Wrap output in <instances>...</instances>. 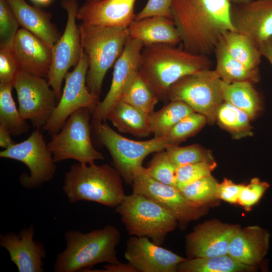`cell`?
<instances>
[{
	"label": "cell",
	"instance_id": "cell-1",
	"mask_svg": "<svg viewBox=\"0 0 272 272\" xmlns=\"http://www.w3.org/2000/svg\"><path fill=\"white\" fill-rule=\"evenodd\" d=\"M228 0H172L171 19L182 47L191 52L208 55L222 35L235 31Z\"/></svg>",
	"mask_w": 272,
	"mask_h": 272
},
{
	"label": "cell",
	"instance_id": "cell-2",
	"mask_svg": "<svg viewBox=\"0 0 272 272\" xmlns=\"http://www.w3.org/2000/svg\"><path fill=\"white\" fill-rule=\"evenodd\" d=\"M208 55L191 52L183 47L165 43L144 45L139 73L159 100H167L170 88L183 77L210 69Z\"/></svg>",
	"mask_w": 272,
	"mask_h": 272
},
{
	"label": "cell",
	"instance_id": "cell-3",
	"mask_svg": "<svg viewBox=\"0 0 272 272\" xmlns=\"http://www.w3.org/2000/svg\"><path fill=\"white\" fill-rule=\"evenodd\" d=\"M120 238L119 230L111 225L85 233L67 231L66 248L57 254L53 271H83L98 263H119L116 248Z\"/></svg>",
	"mask_w": 272,
	"mask_h": 272
},
{
	"label": "cell",
	"instance_id": "cell-4",
	"mask_svg": "<svg viewBox=\"0 0 272 272\" xmlns=\"http://www.w3.org/2000/svg\"><path fill=\"white\" fill-rule=\"evenodd\" d=\"M62 190L70 203L82 200L115 208L125 196L122 177L108 164L80 163L65 172Z\"/></svg>",
	"mask_w": 272,
	"mask_h": 272
},
{
	"label": "cell",
	"instance_id": "cell-5",
	"mask_svg": "<svg viewBox=\"0 0 272 272\" xmlns=\"http://www.w3.org/2000/svg\"><path fill=\"white\" fill-rule=\"evenodd\" d=\"M79 27L82 48L89 62L87 86L92 95L99 98L107 72L123 50L129 37L128 29L82 23Z\"/></svg>",
	"mask_w": 272,
	"mask_h": 272
},
{
	"label": "cell",
	"instance_id": "cell-6",
	"mask_svg": "<svg viewBox=\"0 0 272 272\" xmlns=\"http://www.w3.org/2000/svg\"><path fill=\"white\" fill-rule=\"evenodd\" d=\"M129 235L146 237L160 245L177 224L174 216L144 195L132 192L115 207Z\"/></svg>",
	"mask_w": 272,
	"mask_h": 272
},
{
	"label": "cell",
	"instance_id": "cell-7",
	"mask_svg": "<svg viewBox=\"0 0 272 272\" xmlns=\"http://www.w3.org/2000/svg\"><path fill=\"white\" fill-rule=\"evenodd\" d=\"M90 110L81 108L73 113L59 132L51 135L47 144L55 163L74 159L78 163L93 164L103 160V155L93 147L91 138Z\"/></svg>",
	"mask_w": 272,
	"mask_h": 272
},
{
	"label": "cell",
	"instance_id": "cell-8",
	"mask_svg": "<svg viewBox=\"0 0 272 272\" xmlns=\"http://www.w3.org/2000/svg\"><path fill=\"white\" fill-rule=\"evenodd\" d=\"M93 126L100 141L109 151L114 167L127 183H132L134 176L143 167V161L148 155L166 147L164 137L137 141L120 135L105 121Z\"/></svg>",
	"mask_w": 272,
	"mask_h": 272
},
{
	"label": "cell",
	"instance_id": "cell-9",
	"mask_svg": "<svg viewBox=\"0 0 272 272\" xmlns=\"http://www.w3.org/2000/svg\"><path fill=\"white\" fill-rule=\"evenodd\" d=\"M222 86L215 70H201L174 84L168 92L167 100L183 101L207 119L214 120L224 101Z\"/></svg>",
	"mask_w": 272,
	"mask_h": 272
},
{
	"label": "cell",
	"instance_id": "cell-10",
	"mask_svg": "<svg viewBox=\"0 0 272 272\" xmlns=\"http://www.w3.org/2000/svg\"><path fill=\"white\" fill-rule=\"evenodd\" d=\"M0 157L21 162L27 167L30 175L24 173L19 177L20 183L27 189L40 187L55 174V163L40 129H35L23 142L1 151Z\"/></svg>",
	"mask_w": 272,
	"mask_h": 272
},
{
	"label": "cell",
	"instance_id": "cell-11",
	"mask_svg": "<svg viewBox=\"0 0 272 272\" xmlns=\"http://www.w3.org/2000/svg\"><path fill=\"white\" fill-rule=\"evenodd\" d=\"M89 68L87 56L83 48L77 65L64 77L62 94L51 116L43 129L52 135L61 129L69 116L81 108H87L92 114L99 102V98L92 95L87 86Z\"/></svg>",
	"mask_w": 272,
	"mask_h": 272
},
{
	"label": "cell",
	"instance_id": "cell-12",
	"mask_svg": "<svg viewBox=\"0 0 272 272\" xmlns=\"http://www.w3.org/2000/svg\"><path fill=\"white\" fill-rule=\"evenodd\" d=\"M67 21L64 32L52 47L51 64L47 81L54 91L57 102L62 94V84L70 68L79 62L82 51L81 32L76 23L79 8L77 0H61Z\"/></svg>",
	"mask_w": 272,
	"mask_h": 272
},
{
	"label": "cell",
	"instance_id": "cell-13",
	"mask_svg": "<svg viewBox=\"0 0 272 272\" xmlns=\"http://www.w3.org/2000/svg\"><path fill=\"white\" fill-rule=\"evenodd\" d=\"M13 85L22 118L30 120L35 129L43 128L57 104L47 80L20 70Z\"/></svg>",
	"mask_w": 272,
	"mask_h": 272
},
{
	"label": "cell",
	"instance_id": "cell-14",
	"mask_svg": "<svg viewBox=\"0 0 272 272\" xmlns=\"http://www.w3.org/2000/svg\"><path fill=\"white\" fill-rule=\"evenodd\" d=\"M144 44L128 37L123 50L114 63L110 89L92 114V125L106 120L113 106L139 72Z\"/></svg>",
	"mask_w": 272,
	"mask_h": 272
},
{
	"label": "cell",
	"instance_id": "cell-15",
	"mask_svg": "<svg viewBox=\"0 0 272 272\" xmlns=\"http://www.w3.org/2000/svg\"><path fill=\"white\" fill-rule=\"evenodd\" d=\"M132 192L151 198L169 211L181 222L199 215L200 205L187 200L175 186L161 183L152 178L143 167L134 176Z\"/></svg>",
	"mask_w": 272,
	"mask_h": 272
},
{
	"label": "cell",
	"instance_id": "cell-16",
	"mask_svg": "<svg viewBox=\"0 0 272 272\" xmlns=\"http://www.w3.org/2000/svg\"><path fill=\"white\" fill-rule=\"evenodd\" d=\"M124 256L137 272H175L185 259L148 237L135 236L127 241Z\"/></svg>",
	"mask_w": 272,
	"mask_h": 272
},
{
	"label": "cell",
	"instance_id": "cell-17",
	"mask_svg": "<svg viewBox=\"0 0 272 272\" xmlns=\"http://www.w3.org/2000/svg\"><path fill=\"white\" fill-rule=\"evenodd\" d=\"M230 19L235 31L248 37L257 47L272 37V0L231 4Z\"/></svg>",
	"mask_w": 272,
	"mask_h": 272
},
{
	"label": "cell",
	"instance_id": "cell-18",
	"mask_svg": "<svg viewBox=\"0 0 272 272\" xmlns=\"http://www.w3.org/2000/svg\"><path fill=\"white\" fill-rule=\"evenodd\" d=\"M137 0H86L76 18L89 25L127 28L135 20Z\"/></svg>",
	"mask_w": 272,
	"mask_h": 272
},
{
	"label": "cell",
	"instance_id": "cell-19",
	"mask_svg": "<svg viewBox=\"0 0 272 272\" xmlns=\"http://www.w3.org/2000/svg\"><path fill=\"white\" fill-rule=\"evenodd\" d=\"M35 228L31 225L18 234L9 232L0 236V245L9 252L19 272H43L46 252L42 243L34 239Z\"/></svg>",
	"mask_w": 272,
	"mask_h": 272
},
{
	"label": "cell",
	"instance_id": "cell-20",
	"mask_svg": "<svg viewBox=\"0 0 272 272\" xmlns=\"http://www.w3.org/2000/svg\"><path fill=\"white\" fill-rule=\"evenodd\" d=\"M237 228L217 223L197 227L186 237L187 254L193 257H211L228 254V246Z\"/></svg>",
	"mask_w": 272,
	"mask_h": 272
},
{
	"label": "cell",
	"instance_id": "cell-21",
	"mask_svg": "<svg viewBox=\"0 0 272 272\" xmlns=\"http://www.w3.org/2000/svg\"><path fill=\"white\" fill-rule=\"evenodd\" d=\"M13 48L21 70L47 79L51 64V47L22 28L16 34Z\"/></svg>",
	"mask_w": 272,
	"mask_h": 272
},
{
	"label": "cell",
	"instance_id": "cell-22",
	"mask_svg": "<svg viewBox=\"0 0 272 272\" xmlns=\"http://www.w3.org/2000/svg\"><path fill=\"white\" fill-rule=\"evenodd\" d=\"M20 26L52 48L61 34L51 22V13L25 0H7Z\"/></svg>",
	"mask_w": 272,
	"mask_h": 272
},
{
	"label": "cell",
	"instance_id": "cell-23",
	"mask_svg": "<svg viewBox=\"0 0 272 272\" xmlns=\"http://www.w3.org/2000/svg\"><path fill=\"white\" fill-rule=\"evenodd\" d=\"M269 238V234L258 226L237 229L230 240L228 254L243 264H256L265 255Z\"/></svg>",
	"mask_w": 272,
	"mask_h": 272
},
{
	"label": "cell",
	"instance_id": "cell-24",
	"mask_svg": "<svg viewBox=\"0 0 272 272\" xmlns=\"http://www.w3.org/2000/svg\"><path fill=\"white\" fill-rule=\"evenodd\" d=\"M129 36L144 45L165 43L177 45L181 39L171 19L153 16L133 21L127 28Z\"/></svg>",
	"mask_w": 272,
	"mask_h": 272
},
{
	"label": "cell",
	"instance_id": "cell-25",
	"mask_svg": "<svg viewBox=\"0 0 272 272\" xmlns=\"http://www.w3.org/2000/svg\"><path fill=\"white\" fill-rule=\"evenodd\" d=\"M148 114L121 101L112 108L106 117L120 132L129 133L139 138L148 137L150 129Z\"/></svg>",
	"mask_w": 272,
	"mask_h": 272
},
{
	"label": "cell",
	"instance_id": "cell-26",
	"mask_svg": "<svg viewBox=\"0 0 272 272\" xmlns=\"http://www.w3.org/2000/svg\"><path fill=\"white\" fill-rule=\"evenodd\" d=\"M216 66L215 71L222 81L228 83L248 81L257 82L259 79L258 69H250L234 58L220 40L214 50Z\"/></svg>",
	"mask_w": 272,
	"mask_h": 272
},
{
	"label": "cell",
	"instance_id": "cell-27",
	"mask_svg": "<svg viewBox=\"0 0 272 272\" xmlns=\"http://www.w3.org/2000/svg\"><path fill=\"white\" fill-rule=\"evenodd\" d=\"M195 112L189 105L181 101H170L156 112L148 115L150 129L154 137H164L180 120Z\"/></svg>",
	"mask_w": 272,
	"mask_h": 272
},
{
	"label": "cell",
	"instance_id": "cell-28",
	"mask_svg": "<svg viewBox=\"0 0 272 272\" xmlns=\"http://www.w3.org/2000/svg\"><path fill=\"white\" fill-rule=\"evenodd\" d=\"M220 40L234 58L250 69H258L261 55L257 46L248 37L235 31H228Z\"/></svg>",
	"mask_w": 272,
	"mask_h": 272
},
{
	"label": "cell",
	"instance_id": "cell-29",
	"mask_svg": "<svg viewBox=\"0 0 272 272\" xmlns=\"http://www.w3.org/2000/svg\"><path fill=\"white\" fill-rule=\"evenodd\" d=\"M222 90L225 102L243 110L250 118L254 117L259 109L260 100L251 82L228 83L223 81Z\"/></svg>",
	"mask_w": 272,
	"mask_h": 272
},
{
	"label": "cell",
	"instance_id": "cell-30",
	"mask_svg": "<svg viewBox=\"0 0 272 272\" xmlns=\"http://www.w3.org/2000/svg\"><path fill=\"white\" fill-rule=\"evenodd\" d=\"M250 268V266L225 254L185 259L179 263L178 270L182 272H237L249 270Z\"/></svg>",
	"mask_w": 272,
	"mask_h": 272
},
{
	"label": "cell",
	"instance_id": "cell-31",
	"mask_svg": "<svg viewBox=\"0 0 272 272\" xmlns=\"http://www.w3.org/2000/svg\"><path fill=\"white\" fill-rule=\"evenodd\" d=\"M13 84L0 83V126L12 135L19 136L27 132L29 125L22 118L12 95Z\"/></svg>",
	"mask_w": 272,
	"mask_h": 272
},
{
	"label": "cell",
	"instance_id": "cell-32",
	"mask_svg": "<svg viewBox=\"0 0 272 272\" xmlns=\"http://www.w3.org/2000/svg\"><path fill=\"white\" fill-rule=\"evenodd\" d=\"M158 100V98L143 80L139 72L119 100L148 115L154 111Z\"/></svg>",
	"mask_w": 272,
	"mask_h": 272
},
{
	"label": "cell",
	"instance_id": "cell-33",
	"mask_svg": "<svg viewBox=\"0 0 272 272\" xmlns=\"http://www.w3.org/2000/svg\"><path fill=\"white\" fill-rule=\"evenodd\" d=\"M206 117L193 112L177 123L164 137L167 146L178 145L197 132L206 122Z\"/></svg>",
	"mask_w": 272,
	"mask_h": 272
},
{
	"label": "cell",
	"instance_id": "cell-34",
	"mask_svg": "<svg viewBox=\"0 0 272 272\" xmlns=\"http://www.w3.org/2000/svg\"><path fill=\"white\" fill-rule=\"evenodd\" d=\"M177 169L164 150L155 152L148 167H145L146 172L154 179L175 187Z\"/></svg>",
	"mask_w": 272,
	"mask_h": 272
},
{
	"label": "cell",
	"instance_id": "cell-35",
	"mask_svg": "<svg viewBox=\"0 0 272 272\" xmlns=\"http://www.w3.org/2000/svg\"><path fill=\"white\" fill-rule=\"evenodd\" d=\"M218 182L211 175L201 178L178 189L187 200L201 205L217 197Z\"/></svg>",
	"mask_w": 272,
	"mask_h": 272
},
{
	"label": "cell",
	"instance_id": "cell-36",
	"mask_svg": "<svg viewBox=\"0 0 272 272\" xmlns=\"http://www.w3.org/2000/svg\"><path fill=\"white\" fill-rule=\"evenodd\" d=\"M170 159L177 168L197 162L209 161V155L197 145L186 147L177 145L167 146L165 148Z\"/></svg>",
	"mask_w": 272,
	"mask_h": 272
},
{
	"label": "cell",
	"instance_id": "cell-37",
	"mask_svg": "<svg viewBox=\"0 0 272 272\" xmlns=\"http://www.w3.org/2000/svg\"><path fill=\"white\" fill-rule=\"evenodd\" d=\"M216 117L221 124L234 131H245L249 127L250 118L248 115L225 102L220 106Z\"/></svg>",
	"mask_w": 272,
	"mask_h": 272
},
{
	"label": "cell",
	"instance_id": "cell-38",
	"mask_svg": "<svg viewBox=\"0 0 272 272\" xmlns=\"http://www.w3.org/2000/svg\"><path fill=\"white\" fill-rule=\"evenodd\" d=\"M216 164L202 161L178 167L176 173V187L178 189L211 175Z\"/></svg>",
	"mask_w": 272,
	"mask_h": 272
},
{
	"label": "cell",
	"instance_id": "cell-39",
	"mask_svg": "<svg viewBox=\"0 0 272 272\" xmlns=\"http://www.w3.org/2000/svg\"><path fill=\"white\" fill-rule=\"evenodd\" d=\"M19 26L7 0H0V44L13 46Z\"/></svg>",
	"mask_w": 272,
	"mask_h": 272
},
{
	"label": "cell",
	"instance_id": "cell-40",
	"mask_svg": "<svg viewBox=\"0 0 272 272\" xmlns=\"http://www.w3.org/2000/svg\"><path fill=\"white\" fill-rule=\"evenodd\" d=\"M13 47L0 44V83H2L13 84L20 71Z\"/></svg>",
	"mask_w": 272,
	"mask_h": 272
},
{
	"label": "cell",
	"instance_id": "cell-41",
	"mask_svg": "<svg viewBox=\"0 0 272 272\" xmlns=\"http://www.w3.org/2000/svg\"><path fill=\"white\" fill-rule=\"evenodd\" d=\"M268 187L267 183L254 178L248 185H243L238 202L246 208L251 207L258 201Z\"/></svg>",
	"mask_w": 272,
	"mask_h": 272
},
{
	"label": "cell",
	"instance_id": "cell-42",
	"mask_svg": "<svg viewBox=\"0 0 272 272\" xmlns=\"http://www.w3.org/2000/svg\"><path fill=\"white\" fill-rule=\"evenodd\" d=\"M172 0H148L144 8L136 15L135 20L153 16H164L171 19Z\"/></svg>",
	"mask_w": 272,
	"mask_h": 272
},
{
	"label": "cell",
	"instance_id": "cell-43",
	"mask_svg": "<svg viewBox=\"0 0 272 272\" xmlns=\"http://www.w3.org/2000/svg\"><path fill=\"white\" fill-rule=\"evenodd\" d=\"M243 185L236 184L225 179L221 183H218L216 188L217 197L229 202L238 201L239 196Z\"/></svg>",
	"mask_w": 272,
	"mask_h": 272
},
{
	"label": "cell",
	"instance_id": "cell-44",
	"mask_svg": "<svg viewBox=\"0 0 272 272\" xmlns=\"http://www.w3.org/2000/svg\"><path fill=\"white\" fill-rule=\"evenodd\" d=\"M84 271L90 272H137V270L128 263L120 262L117 263H108L102 269H87Z\"/></svg>",
	"mask_w": 272,
	"mask_h": 272
},
{
	"label": "cell",
	"instance_id": "cell-45",
	"mask_svg": "<svg viewBox=\"0 0 272 272\" xmlns=\"http://www.w3.org/2000/svg\"><path fill=\"white\" fill-rule=\"evenodd\" d=\"M258 48L261 56L265 57L272 66V37L259 44Z\"/></svg>",
	"mask_w": 272,
	"mask_h": 272
},
{
	"label": "cell",
	"instance_id": "cell-46",
	"mask_svg": "<svg viewBox=\"0 0 272 272\" xmlns=\"http://www.w3.org/2000/svg\"><path fill=\"white\" fill-rule=\"evenodd\" d=\"M11 134L3 127L0 126V146L7 149L14 144L15 142L11 138Z\"/></svg>",
	"mask_w": 272,
	"mask_h": 272
},
{
	"label": "cell",
	"instance_id": "cell-47",
	"mask_svg": "<svg viewBox=\"0 0 272 272\" xmlns=\"http://www.w3.org/2000/svg\"><path fill=\"white\" fill-rule=\"evenodd\" d=\"M35 6L38 7H46L50 5L53 0H30Z\"/></svg>",
	"mask_w": 272,
	"mask_h": 272
},
{
	"label": "cell",
	"instance_id": "cell-48",
	"mask_svg": "<svg viewBox=\"0 0 272 272\" xmlns=\"http://www.w3.org/2000/svg\"><path fill=\"white\" fill-rule=\"evenodd\" d=\"M231 4H241L249 2L251 0H228Z\"/></svg>",
	"mask_w": 272,
	"mask_h": 272
}]
</instances>
